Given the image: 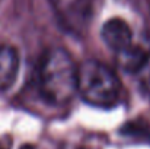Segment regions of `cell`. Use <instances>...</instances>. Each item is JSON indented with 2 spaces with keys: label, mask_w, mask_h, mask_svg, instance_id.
Masks as SVG:
<instances>
[{
  "label": "cell",
  "mask_w": 150,
  "mask_h": 149,
  "mask_svg": "<svg viewBox=\"0 0 150 149\" xmlns=\"http://www.w3.org/2000/svg\"><path fill=\"white\" fill-rule=\"evenodd\" d=\"M100 38L105 46L115 54L134 43L131 26L121 18L108 19L100 28Z\"/></svg>",
  "instance_id": "3957f363"
},
{
  "label": "cell",
  "mask_w": 150,
  "mask_h": 149,
  "mask_svg": "<svg viewBox=\"0 0 150 149\" xmlns=\"http://www.w3.org/2000/svg\"><path fill=\"white\" fill-rule=\"evenodd\" d=\"M150 60V50L142 44H131L130 47L115 54L117 66L127 73H140Z\"/></svg>",
  "instance_id": "277c9868"
},
{
  "label": "cell",
  "mask_w": 150,
  "mask_h": 149,
  "mask_svg": "<svg viewBox=\"0 0 150 149\" xmlns=\"http://www.w3.org/2000/svg\"><path fill=\"white\" fill-rule=\"evenodd\" d=\"M80 149H83V148H80Z\"/></svg>",
  "instance_id": "ba28073f"
},
{
  "label": "cell",
  "mask_w": 150,
  "mask_h": 149,
  "mask_svg": "<svg viewBox=\"0 0 150 149\" xmlns=\"http://www.w3.org/2000/svg\"><path fill=\"white\" fill-rule=\"evenodd\" d=\"M38 85L42 98L52 105H66L77 94V64L69 51L48 48L38 67Z\"/></svg>",
  "instance_id": "6da1fadb"
},
{
  "label": "cell",
  "mask_w": 150,
  "mask_h": 149,
  "mask_svg": "<svg viewBox=\"0 0 150 149\" xmlns=\"http://www.w3.org/2000/svg\"><path fill=\"white\" fill-rule=\"evenodd\" d=\"M58 15L73 26H77L89 15V0H51Z\"/></svg>",
  "instance_id": "8992f818"
},
{
  "label": "cell",
  "mask_w": 150,
  "mask_h": 149,
  "mask_svg": "<svg viewBox=\"0 0 150 149\" xmlns=\"http://www.w3.org/2000/svg\"><path fill=\"white\" fill-rule=\"evenodd\" d=\"M77 94L89 105L112 108L121 101L122 83L109 66L89 58L77 64Z\"/></svg>",
  "instance_id": "7a4b0ae2"
},
{
  "label": "cell",
  "mask_w": 150,
  "mask_h": 149,
  "mask_svg": "<svg viewBox=\"0 0 150 149\" xmlns=\"http://www.w3.org/2000/svg\"><path fill=\"white\" fill-rule=\"evenodd\" d=\"M19 53L9 44H0V92L9 89L19 73Z\"/></svg>",
  "instance_id": "5b68a950"
},
{
  "label": "cell",
  "mask_w": 150,
  "mask_h": 149,
  "mask_svg": "<svg viewBox=\"0 0 150 149\" xmlns=\"http://www.w3.org/2000/svg\"><path fill=\"white\" fill-rule=\"evenodd\" d=\"M139 75H140V81H142V85H143L144 91H147L150 94V60L147 61V64L143 67V70Z\"/></svg>",
  "instance_id": "52a82bcc"
}]
</instances>
